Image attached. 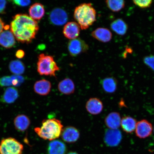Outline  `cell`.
I'll return each mask as SVG.
<instances>
[{
  "label": "cell",
  "mask_w": 154,
  "mask_h": 154,
  "mask_svg": "<svg viewBox=\"0 0 154 154\" xmlns=\"http://www.w3.org/2000/svg\"><path fill=\"white\" fill-rule=\"evenodd\" d=\"M152 130V126L151 123L147 120H142L137 124L135 130L136 135L140 138H147L151 135Z\"/></svg>",
  "instance_id": "30bf717a"
},
{
  "label": "cell",
  "mask_w": 154,
  "mask_h": 154,
  "mask_svg": "<svg viewBox=\"0 0 154 154\" xmlns=\"http://www.w3.org/2000/svg\"><path fill=\"white\" fill-rule=\"evenodd\" d=\"M103 107V104L101 100L96 97L90 98L86 102V104L87 111L92 115H97L100 113Z\"/></svg>",
  "instance_id": "7c38bea8"
},
{
  "label": "cell",
  "mask_w": 154,
  "mask_h": 154,
  "mask_svg": "<svg viewBox=\"0 0 154 154\" xmlns=\"http://www.w3.org/2000/svg\"><path fill=\"white\" fill-rule=\"evenodd\" d=\"M45 9L42 4L36 3L32 5L29 9L30 17L34 20H39L45 14Z\"/></svg>",
  "instance_id": "44dd1931"
},
{
  "label": "cell",
  "mask_w": 154,
  "mask_h": 154,
  "mask_svg": "<svg viewBox=\"0 0 154 154\" xmlns=\"http://www.w3.org/2000/svg\"><path fill=\"white\" fill-rule=\"evenodd\" d=\"M100 82L103 90L107 93H113L117 90L118 83L116 79L113 77L103 79Z\"/></svg>",
  "instance_id": "7402d4cb"
},
{
  "label": "cell",
  "mask_w": 154,
  "mask_h": 154,
  "mask_svg": "<svg viewBox=\"0 0 154 154\" xmlns=\"http://www.w3.org/2000/svg\"><path fill=\"white\" fill-rule=\"evenodd\" d=\"M38 72L41 75L55 76L60 68L53 57L42 53L38 57Z\"/></svg>",
  "instance_id": "277c9868"
},
{
  "label": "cell",
  "mask_w": 154,
  "mask_h": 154,
  "mask_svg": "<svg viewBox=\"0 0 154 154\" xmlns=\"http://www.w3.org/2000/svg\"><path fill=\"white\" fill-rule=\"evenodd\" d=\"M51 82L47 80L42 79L38 81L34 86L36 93L41 96H47L51 91Z\"/></svg>",
  "instance_id": "5bb4252c"
},
{
  "label": "cell",
  "mask_w": 154,
  "mask_h": 154,
  "mask_svg": "<svg viewBox=\"0 0 154 154\" xmlns=\"http://www.w3.org/2000/svg\"><path fill=\"white\" fill-rule=\"evenodd\" d=\"M15 43V38L11 31L7 30L0 34V45L7 49L12 48Z\"/></svg>",
  "instance_id": "ac0fdd59"
},
{
  "label": "cell",
  "mask_w": 154,
  "mask_h": 154,
  "mask_svg": "<svg viewBox=\"0 0 154 154\" xmlns=\"http://www.w3.org/2000/svg\"><path fill=\"white\" fill-rule=\"evenodd\" d=\"M110 26L113 31L120 35H124L126 34L128 29V25L121 19H117L113 21Z\"/></svg>",
  "instance_id": "cb8c5ba5"
},
{
  "label": "cell",
  "mask_w": 154,
  "mask_h": 154,
  "mask_svg": "<svg viewBox=\"0 0 154 154\" xmlns=\"http://www.w3.org/2000/svg\"><path fill=\"white\" fill-rule=\"evenodd\" d=\"M121 121L120 114L116 112H113L106 117L105 122L106 126L109 129H118L120 126Z\"/></svg>",
  "instance_id": "e0dca14e"
},
{
  "label": "cell",
  "mask_w": 154,
  "mask_h": 154,
  "mask_svg": "<svg viewBox=\"0 0 154 154\" xmlns=\"http://www.w3.org/2000/svg\"><path fill=\"white\" fill-rule=\"evenodd\" d=\"M47 149L48 154H65L67 148L63 142L55 140L50 142Z\"/></svg>",
  "instance_id": "9a60e30c"
},
{
  "label": "cell",
  "mask_w": 154,
  "mask_h": 154,
  "mask_svg": "<svg viewBox=\"0 0 154 154\" xmlns=\"http://www.w3.org/2000/svg\"><path fill=\"white\" fill-rule=\"evenodd\" d=\"M58 89L61 94L65 95H70L74 93L75 85L74 82L71 79L65 78L59 83Z\"/></svg>",
  "instance_id": "2e32d148"
},
{
  "label": "cell",
  "mask_w": 154,
  "mask_h": 154,
  "mask_svg": "<svg viewBox=\"0 0 154 154\" xmlns=\"http://www.w3.org/2000/svg\"><path fill=\"white\" fill-rule=\"evenodd\" d=\"M12 2L15 5L20 7L27 6L31 3V1L29 0H26V1L15 0V1H13Z\"/></svg>",
  "instance_id": "f546056e"
},
{
  "label": "cell",
  "mask_w": 154,
  "mask_h": 154,
  "mask_svg": "<svg viewBox=\"0 0 154 154\" xmlns=\"http://www.w3.org/2000/svg\"><path fill=\"white\" fill-rule=\"evenodd\" d=\"M11 28L14 37L19 42L29 44L35 37L39 30L37 21L26 14H18L13 17Z\"/></svg>",
  "instance_id": "6da1fadb"
},
{
  "label": "cell",
  "mask_w": 154,
  "mask_h": 154,
  "mask_svg": "<svg viewBox=\"0 0 154 154\" xmlns=\"http://www.w3.org/2000/svg\"><path fill=\"white\" fill-rule=\"evenodd\" d=\"M67 154H78V153H76V152H70L67 153Z\"/></svg>",
  "instance_id": "836d02e7"
},
{
  "label": "cell",
  "mask_w": 154,
  "mask_h": 154,
  "mask_svg": "<svg viewBox=\"0 0 154 154\" xmlns=\"http://www.w3.org/2000/svg\"><path fill=\"white\" fill-rule=\"evenodd\" d=\"M9 68L11 72L17 75L23 74L25 70L23 63L19 60L11 61L9 65Z\"/></svg>",
  "instance_id": "484cf974"
},
{
  "label": "cell",
  "mask_w": 154,
  "mask_h": 154,
  "mask_svg": "<svg viewBox=\"0 0 154 154\" xmlns=\"http://www.w3.org/2000/svg\"><path fill=\"white\" fill-rule=\"evenodd\" d=\"M135 5L141 8H146L151 6L152 1V0H135L133 1Z\"/></svg>",
  "instance_id": "4316f807"
},
{
  "label": "cell",
  "mask_w": 154,
  "mask_h": 154,
  "mask_svg": "<svg viewBox=\"0 0 154 154\" xmlns=\"http://www.w3.org/2000/svg\"><path fill=\"white\" fill-rule=\"evenodd\" d=\"M81 28L76 22H70L65 25L63 30V35L68 39L73 40L78 38L79 35Z\"/></svg>",
  "instance_id": "8fae6325"
},
{
  "label": "cell",
  "mask_w": 154,
  "mask_h": 154,
  "mask_svg": "<svg viewBox=\"0 0 154 154\" xmlns=\"http://www.w3.org/2000/svg\"><path fill=\"white\" fill-rule=\"evenodd\" d=\"M74 17L81 29L86 30L96 21V12L91 3H84L75 8Z\"/></svg>",
  "instance_id": "3957f363"
},
{
  "label": "cell",
  "mask_w": 154,
  "mask_h": 154,
  "mask_svg": "<svg viewBox=\"0 0 154 154\" xmlns=\"http://www.w3.org/2000/svg\"><path fill=\"white\" fill-rule=\"evenodd\" d=\"M67 48L71 56L75 57L86 52L89 49V46L84 40L78 38L70 40L68 42Z\"/></svg>",
  "instance_id": "8992f818"
},
{
  "label": "cell",
  "mask_w": 154,
  "mask_h": 154,
  "mask_svg": "<svg viewBox=\"0 0 154 154\" xmlns=\"http://www.w3.org/2000/svg\"><path fill=\"white\" fill-rule=\"evenodd\" d=\"M105 2L107 7L115 12L120 11L125 6V2L123 0H107Z\"/></svg>",
  "instance_id": "d4e9b609"
},
{
  "label": "cell",
  "mask_w": 154,
  "mask_h": 154,
  "mask_svg": "<svg viewBox=\"0 0 154 154\" xmlns=\"http://www.w3.org/2000/svg\"><path fill=\"white\" fill-rule=\"evenodd\" d=\"M5 28L4 23L3 22L2 19L0 18V34L3 32V29Z\"/></svg>",
  "instance_id": "d6a6232c"
},
{
  "label": "cell",
  "mask_w": 154,
  "mask_h": 154,
  "mask_svg": "<svg viewBox=\"0 0 154 154\" xmlns=\"http://www.w3.org/2000/svg\"><path fill=\"white\" fill-rule=\"evenodd\" d=\"M13 79L12 76H5L0 78V86L8 87L13 86Z\"/></svg>",
  "instance_id": "83f0119b"
},
{
  "label": "cell",
  "mask_w": 154,
  "mask_h": 154,
  "mask_svg": "<svg viewBox=\"0 0 154 154\" xmlns=\"http://www.w3.org/2000/svg\"><path fill=\"white\" fill-rule=\"evenodd\" d=\"M19 97L18 90L14 87H9L5 90L1 101L3 103L11 104L14 103Z\"/></svg>",
  "instance_id": "ffe728a7"
},
{
  "label": "cell",
  "mask_w": 154,
  "mask_h": 154,
  "mask_svg": "<svg viewBox=\"0 0 154 154\" xmlns=\"http://www.w3.org/2000/svg\"><path fill=\"white\" fill-rule=\"evenodd\" d=\"M63 129L61 121L53 118L45 119L42 121L41 126L34 128L35 132L40 137L52 141L61 136Z\"/></svg>",
  "instance_id": "7a4b0ae2"
},
{
  "label": "cell",
  "mask_w": 154,
  "mask_h": 154,
  "mask_svg": "<svg viewBox=\"0 0 154 154\" xmlns=\"http://www.w3.org/2000/svg\"><path fill=\"white\" fill-rule=\"evenodd\" d=\"M122 139V135L120 130L108 129L105 131L104 141L106 145L111 147L118 146Z\"/></svg>",
  "instance_id": "52a82bcc"
},
{
  "label": "cell",
  "mask_w": 154,
  "mask_h": 154,
  "mask_svg": "<svg viewBox=\"0 0 154 154\" xmlns=\"http://www.w3.org/2000/svg\"><path fill=\"white\" fill-rule=\"evenodd\" d=\"M137 124L136 119L126 116L121 119V126L124 131L128 134H131L135 130Z\"/></svg>",
  "instance_id": "603a6c76"
},
{
  "label": "cell",
  "mask_w": 154,
  "mask_h": 154,
  "mask_svg": "<svg viewBox=\"0 0 154 154\" xmlns=\"http://www.w3.org/2000/svg\"><path fill=\"white\" fill-rule=\"evenodd\" d=\"M61 138L67 143H74L80 137V133L78 129L74 127L68 126L63 128L61 135Z\"/></svg>",
  "instance_id": "9c48e42d"
},
{
  "label": "cell",
  "mask_w": 154,
  "mask_h": 154,
  "mask_svg": "<svg viewBox=\"0 0 154 154\" xmlns=\"http://www.w3.org/2000/svg\"><path fill=\"white\" fill-rule=\"evenodd\" d=\"M91 36L98 41L102 43H107L112 38V34L109 29L99 28L96 29L91 32Z\"/></svg>",
  "instance_id": "4fadbf2b"
},
{
  "label": "cell",
  "mask_w": 154,
  "mask_h": 154,
  "mask_svg": "<svg viewBox=\"0 0 154 154\" xmlns=\"http://www.w3.org/2000/svg\"><path fill=\"white\" fill-rule=\"evenodd\" d=\"M23 144L15 138H4L0 143V154H22Z\"/></svg>",
  "instance_id": "5b68a950"
},
{
  "label": "cell",
  "mask_w": 154,
  "mask_h": 154,
  "mask_svg": "<svg viewBox=\"0 0 154 154\" xmlns=\"http://www.w3.org/2000/svg\"><path fill=\"white\" fill-rule=\"evenodd\" d=\"M14 124L15 129L21 132L28 129L30 124V119L26 115H19L14 119Z\"/></svg>",
  "instance_id": "d6986e66"
},
{
  "label": "cell",
  "mask_w": 154,
  "mask_h": 154,
  "mask_svg": "<svg viewBox=\"0 0 154 154\" xmlns=\"http://www.w3.org/2000/svg\"><path fill=\"white\" fill-rule=\"evenodd\" d=\"M6 4V1L0 0V13H3L4 12Z\"/></svg>",
  "instance_id": "4dcf8cb0"
},
{
  "label": "cell",
  "mask_w": 154,
  "mask_h": 154,
  "mask_svg": "<svg viewBox=\"0 0 154 154\" xmlns=\"http://www.w3.org/2000/svg\"><path fill=\"white\" fill-rule=\"evenodd\" d=\"M25 55L24 51L22 50H18L16 53V57L19 59H22L23 57Z\"/></svg>",
  "instance_id": "1f68e13d"
},
{
  "label": "cell",
  "mask_w": 154,
  "mask_h": 154,
  "mask_svg": "<svg viewBox=\"0 0 154 154\" xmlns=\"http://www.w3.org/2000/svg\"><path fill=\"white\" fill-rule=\"evenodd\" d=\"M143 61L145 64L149 67L154 72V55H150L144 58Z\"/></svg>",
  "instance_id": "f1b7e54d"
},
{
  "label": "cell",
  "mask_w": 154,
  "mask_h": 154,
  "mask_svg": "<svg viewBox=\"0 0 154 154\" xmlns=\"http://www.w3.org/2000/svg\"></svg>",
  "instance_id": "e575fe53"
},
{
  "label": "cell",
  "mask_w": 154,
  "mask_h": 154,
  "mask_svg": "<svg viewBox=\"0 0 154 154\" xmlns=\"http://www.w3.org/2000/svg\"><path fill=\"white\" fill-rule=\"evenodd\" d=\"M68 17L64 10L60 8H56L50 13L49 19L51 24L57 26H62L68 20Z\"/></svg>",
  "instance_id": "ba28073f"
}]
</instances>
